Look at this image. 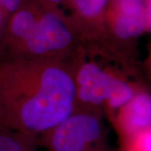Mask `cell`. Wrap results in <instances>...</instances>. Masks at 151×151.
Here are the masks:
<instances>
[{"label": "cell", "mask_w": 151, "mask_h": 151, "mask_svg": "<svg viewBox=\"0 0 151 151\" xmlns=\"http://www.w3.org/2000/svg\"><path fill=\"white\" fill-rule=\"evenodd\" d=\"M81 56L60 60L0 54V127L40 136L70 116Z\"/></svg>", "instance_id": "1"}, {"label": "cell", "mask_w": 151, "mask_h": 151, "mask_svg": "<svg viewBox=\"0 0 151 151\" xmlns=\"http://www.w3.org/2000/svg\"><path fill=\"white\" fill-rule=\"evenodd\" d=\"M86 53L76 65V108L106 112L113 119L144 87L141 83L129 81V76L107 70L97 61L87 60Z\"/></svg>", "instance_id": "2"}, {"label": "cell", "mask_w": 151, "mask_h": 151, "mask_svg": "<svg viewBox=\"0 0 151 151\" xmlns=\"http://www.w3.org/2000/svg\"><path fill=\"white\" fill-rule=\"evenodd\" d=\"M86 52L70 18L61 9L41 5L37 20L28 36L15 48L0 54L69 60Z\"/></svg>", "instance_id": "3"}, {"label": "cell", "mask_w": 151, "mask_h": 151, "mask_svg": "<svg viewBox=\"0 0 151 151\" xmlns=\"http://www.w3.org/2000/svg\"><path fill=\"white\" fill-rule=\"evenodd\" d=\"M150 30V0H109L105 35L97 54L131 66L135 43Z\"/></svg>", "instance_id": "4"}, {"label": "cell", "mask_w": 151, "mask_h": 151, "mask_svg": "<svg viewBox=\"0 0 151 151\" xmlns=\"http://www.w3.org/2000/svg\"><path fill=\"white\" fill-rule=\"evenodd\" d=\"M99 111L76 108L53 129L40 136L47 151H112L108 131Z\"/></svg>", "instance_id": "5"}, {"label": "cell", "mask_w": 151, "mask_h": 151, "mask_svg": "<svg viewBox=\"0 0 151 151\" xmlns=\"http://www.w3.org/2000/svg\"><path fill=\"white\" fill-rule=\"evenodd\" d=\"M109 0H68V15L86 52L97 53L105 35V15Z\"/></svg>", "instance_id": "6"}, {"label": "cell", "mask_w": 151, "mask_h": 151, "mask_svg": "<svg viewBox=\"0 0 151 151\" xmlns=\"http://www.w3.org/2000/svg\"><path fill=\"white\" fill-rule=\"evenodd\" d=\"M119 137L151 129L150 94L140 89L113 119Z\"/></svg>", "instance_id": "7"}, {"label": "cell", "mask_w": 151, "mask_h": 151, "mask_svg": "<svg viewBox=\"0 0 151 151\" xmlns=\"http://www.w3.org/2000/svg\"><path fill=\"white\" fill-rule=\"evenodd\" d=\"M40 136L0 127V151H37Z\"/></svg>", "instance_id": "8"}, {"label": "cell", "mask_w": 151, "mask_h": 151, "mask_svg": "<svg viewBox=\"0 0 151 151\" xmlns=\"http://www.w3.org/2000/svg\"><path fill=\"white\" fill-rule=\"evenodd\" d=\"M119 138L120 151H151V129Z\"/></svg>", "instance_id": "9"}, {"label": "cell", "mask_w": 151, "mask_h": 151, "mask_svg": "<svg viewBox=\"0 0 151 151\" xmlns=\"http://www.w3.org/2000/svg\"><path fill=\"white\" fill-rule=\"evenodd\" d=\"M24 0H0V15L10 18L23 4Z\"/></svg>", "instance_id": "10"}, {"label": "cell", "mask_w": 151, "mask_h": 151, "mask_svg": "<svg viewBox=\"0 0 151 151\" xmlns=\"http://www.w3.org/2000/svg\"><path fill=\"white\" fill-rule=\"evenodd\" d=\"M41 5L52 9H60V6L64 4H67L68 0H37Z\"/></svg>", "instance_id": "11"}]
</instances>
